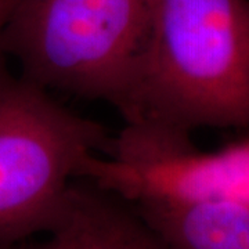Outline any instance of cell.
Listing matches in <instances>:
<instances>
[{
	"mask_svg": "<svg viewBox=\"0 0 249 249\" xmlns=\"http://www.w3.org/2000/svg\"><path fill=\"white\" fill-rule=\"evenodd\" d=\"M124 124L249 127V0H152Z\"/></svg>",
	"mask_w": 249,
	"mask_h": 249,
	"instance_id": "obj_1",
	"label": "cell"
},
{
	"mask_svg": "<svg viewBox=\"0 0 249 249\" xmlns=\"http://www.w3.org/2000/svg\"><path fill=\"white\" fill-rule=\"evenodd\" d=\"M152 0H19L0 52L46 90L104 100L118 109L151 22Z\"/></svg>",
	"mask_w": 249,
	"mask_h": 249,
	"instance_id": "obj_2",
	"label": "cell"
},
{
	"mask_svg": "<svg viewBox=\"0 0 249 249\" xmlns=\"http://www.w3.org/2000/svg\"><path fill=\"white\" fill-rule=\"evenodd\" d=\"M109 139L45 88L0 72V247L47 231L83 163Z\"/></svg>",
	"mask_w": 249,
	"mask_h": 249,
	"instance_id": "obj_3",
	"label": "cell"
},
{
	"mask_svg": "<svg viewBox=\"0 0 249 249\" xmlns=\"http://www.w3.org/2000/svg\"><path fill=\"white\" fill-rule=\"evenodd\" d=\"M85 178L122 199H229L249 205V139L201 152L190 134L124 124L104 150L82 166Z\"/></svg>",
	"mask_w": 249,
	"mask_h": 249,
	"instance_id": "obj_4",
	"label": "cell"
},
{
	"mask_svg": "<svg viewBox=\"0 0 249 249\" xmlns=\"http://www.w3.org/2000/svg\"><path fill=\"white\" fill-rule=\"evenodd\" d=\"M45 234L0 249H169L133 205L85 178L72 183Z\"/></svg>",
	"mask_w": 249,
	"mask_h": 249,
	"instance_id": "obj_5",
	"label": "cell"
},
{
	"mask_svg": "<svg viewBox=\"0 0 249 249\" xmlns=\"http://www.w3.org/2000/svg\"><path fill=\"white\" fill-rule=\"evenodd\" d=\"M169 249H249V205L229 199L132 204Z\"/></svg>",
	"mask_w": 249,
	"mask_h": 249,
	"instance_id": "obj_6",
	"label": "cell"
},
{
	"mask_svg": "<svg viewBox=\"0 0 249 249\" xmlns=\"http://www.w3.org/2000/svg\"><path fill=\"white\" fill-rule=\"evenodd\" d=\"M18 3L19 0H0V34Z\"/></svg>",
	"mask_w": 249,
	"mask_h": 249,
	"instance_id": "obj_7",
	"label": "cell"
}]
</instances>
